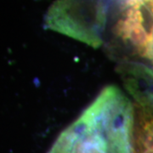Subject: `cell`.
<instances>
[{
    "label": "cell",
    "mask_w": 153,
    "mask_h": 153,
    "mask_svg": "<svg viewBox=\"0 0 153 153\" xmlns=\"http://www.w3.org/2000/svg\"><path fill=\"white\" fill-rule=\"evenodd\" d=\"M103 45L117 64L153 73V0H108Z\"/></svg>",
    "instance_id": "obj_2"
},
{
    "label": "cell",
    "mask_w": 153,
    "mask_h": 153,
    "mask_svg": "<svg viewBox=\"0 0 153 153\" xmlns=\"http://www.w3.org/2000/svg\"><path fill=\"white\" fill-rule=\"evenodd\" d=\"M108 0H56L45 16V27L78 41L103 45Z\"/></svg>",
    "instance_id": "obj_3"
},
{
    "label": "cell",
    "mask_w": 153,
    "mask_h": 153,
    "mask_svg": "<svg viewBox=\"0 0 153 153\" xmlns=\"http://www.w3.org/2000/svg\"><path fill=\"white\" fill-rule=\"evenodd\" d=\"M134 104L116 86L100 93L48 153H131Z\"/></svg>",
    "instance_id": "obj_1"
},
{
    "label": "cell",
    "mask_w": 153,
    "mask_h": 153,
    "mask_svg": "<svg viewBox=\"0 0 153 153\" xmlns=\"http://www.w3.org/2000/svg\"><path fill=\"white\" fill-rule=\"evenodd\" d=\"M131 153H153V100L134 103Z\"/></svg>",
    "instance_id": "obj_4"
}]
</instances>
